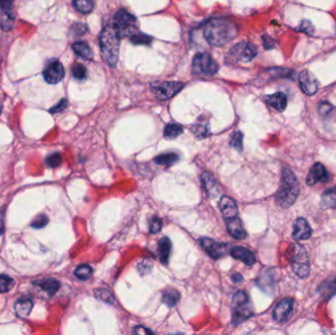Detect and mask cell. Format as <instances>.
Returning a JSON list of instances; mask_svg holds the SVG:
<instances>
[{"mask_svg":"<svg viewBox=\"0 0 336 335\" xmlns=\"http://www.w3.org/2000/svg\"><path fill=\"white\" fill-rule=\"evenodd\" d=\"M204 36L209 45L223 47L237 36V27L227 19L213 18L205 25Z\"/></svg>","mask_w":336,"mask_h":335,"instance_id":"6da1fadb","label":"cell"},{"mask_svg":"<svg viewBox=\"0 0 336 335\" xmlns=\"http://www.w3.org/2000/svg\"><path fill=\"white\" fill-rule=\"evenodd\" d=\"M299 183L296 175L291 169L284 168L282 170L281 185L275 195L276 204L283 208L291 206L299 196Z\"/></svg>","mask_w":336,"mask_h":335,"instance_id":"7a4b0ae2","label":"cell"},{"mask_svg":"<svg viewBox=\"0 0 336 335\" xmlns=\"http://www.w3.org/2000/svg\"><path fill=\"white\" fill-rule=\"evenodd\" d=\"M120 39L113 25L106 26L101 33L100 45L102 54L109 67H115L118 61Z\"/></svg>","mask_w":336,"mask_h":335,"instance_id":"3957f363","label":"cell"},{"mask_svg":"<svg viewBox=\"0 0 336 335\" xmlns=\"http://www.w3.org/2000/svg\"><path fill=\"white\" fill-rule=\"evenodd\" d=\"M289 261L292 271L300 278L308 277L310 261L306 248L300 244H292L289 249Z\"/></svg>","mask_w":336,"mask_h":335,"instance_id":"277c9868","label":"cell"},{"mask_svg":"<svg viewBox=\"0 0 336 335\" xmlns=\"http://www.w3.org/2000/svg\"><path fill=\"white\" fill-rule=\"evenodd\" d=\"M113 27L121 39L132 37L139 32L137 19L124 9H120L116 12L113 19Z\"/></svg>","mask_w":336,"mask_h":335,"instance_id":"5b68a950","label":"cell"},{"mask_svg":"<svg viewBox=\"0 0 336 335\" xmlns=\"http://www.w3.org/2000/svg\"><path fill=\"white\" fill-rule=\"evenodd\" d=\"M258 54L257 48L249 42H241L235 45L227 53L226 62L229 64L248 63Z\"/></svg>","mask_w":336,"mask_h":335,"instance_id":"8992f818","label":"cell"},{"mask_svg":"<svg viewBox=\"0 0 336 335\" xmlns=\"http://www.w3.org/2000/svg\"><path fill=\"white\" fill-rule=\"evenodd\" d=\"M219 69L218 64L207 53H198L193 59L192 72L194 74L203 75H214Z\"/></svg>","mask_w":336,"mask_h":335,"instance_id":"52a82bcc","label":"cell"},{"mask_svg":"<svg viewBox=\"0 0 336 335\" xmlns=\"http://www.w3.org/2000/svg\"><path fill=\"white\" fill-rule=\"evenodd\" d=\"M184 88L180 82H162L152 84V92L160 101H166L177 95Z\"/></svg>","mask_w":336,"mask_h":335,"instance_id":"ba28073f","label":"cell"},{"mask_svg":"<svg viewBox=\"0 0 336 335\" xmlns=\"http://www.w3.org/2000/svg\"><path fill=\"white\" fill-rule=\"evenodd\" d=\"M14 19L13 0H0V27L3 31H10L13 28Z\"/></svg>","mask_w":336,"mask_h":335,"instance_id":"9c48e42d","label":"cell"},{"mask_svg":"<svg viewBox=\"0 0 336 335\" xmlns=\"http://www.w3.org/2000/svg\"><path fill=\"white\" fill-rule=\"evenodd\" d=\"M199 241L203 249L212 258H219L225 256L228 252H230V249H231L228 244L219 243L209 238H201Z\"/></svg>","mask_w":336,"mask_h":335,"instance_id":"30bf717a","label":"cell"},{"mask_svg":"<svg viewBox=\"0 0 336 335\" xmlns=\"http://www.w3.org/2000/svg\"><path fill=\"white\" fill-rule=\"evenodd\" d=\"M43 74H44L45 80L49 84L55 85L63 80L65 72H64V67L60 63V61L53 60L48 64Z\"/></svg>","mask_w":336,"mask_h":335,"instance_id":"8fae6325","label":"cell"},{"mask_svg":"<svg viewBox=\"0 0 336 335\" xmlns=\"http://www.w3.org/2000/svg\"><path fill=\"white\" fill-rule=\"evenodd\" d=\"M329 180H330V175L325 169L324 165L321 164L320 162H316L310 167L306 183L309 186H312L317 183L328 182Z\"/></svg>","mask_w":336,"mask_h":335,"instance_id":"7c38bea8","label":"cell"},{"mask_svg":"<svg viewBox=\"0 0 336 335\" xmlns=\"http://www.w3.org/2000/svg\"><path fill=\"white\" fill-rule=\"evenodd\" d=\"M299 84L307 96H313L318 90L319 83L315 76L309 70H304L299 75Z\"/></svg>","mask_w":336,"mask_h":335,"instance_id":"4fadbf2b","label":"cell"},{"mask_svg":"<svg viewBox=\"0 0 336 335\" xmlns=\"http://www.w3.org/2000/svg\"><path fill=\"white\" fill-rule=\"evenodd\" d=\"M294 308V300L292 298H285L281 300L273 309L272 316L277 322H285L292 314Z\"/></svg>","mask_w":336,"mask_h":335,"instance_id":"5bb4252c","label":"cell"},{"mask_svg":"<svg viewBox=\"0 0 336 335\" xmlns=\"http://www.w3.org/2000/svg\"><path fill=\"white\" fill-rule=\"evenodd\" d=\"M310 236H311V229L308 221L303 217L297 218L293 226V234H292L293 239L295 241H301V240H307Z\"/></svg>","mask_w":336,"mask_h":335,"instance_id":"9a60e30c","label":"cell"},{"mask_svg":"<svg viewBox=\"0 0 336 335\" xmlns=\"http://www.w3.org/2000/svg\"><path fill=\"white\" fill-rule=\"evenodd\" d=\"M226 226H227L228 232L233 238L242 240L247 237V232L239 217L235 216L231 218H226Z\"/></svg>","mask_w":336,"mask_h":335,"instance_id":"2e32d148","label":"cell"},{"mask_svg":"<svg viewBox=\"0 0 336 335\" xmlns=\"http://www.w3.org/2000/svg\"><path fill=\"white\" fill-rule=\"evenodd\" d=\"M230 254L234 258L242 260L247 265H253L256 262L255 255L244 247H233L230 249Z\"/></svg>","mask_w":336,"mask_h":335,"instance_id":"e0dca14e","label":"cell"},{"mask_svg":"<svg viewBox=\"0 0 336 335\" xmlns=\"http://www.w3.org/2000/svg\"><path fill=\"white\" fill-rule=\"evenodd\" d=\"M220 210L225 218H231L238 215V207L234 200L229 197L223 196L219 201Z\"/></svg>","mask_w":336,"mask_h":335,"instance_id":"ac0fdd59","label":"cell"},{"mask_svg":"<svg viewBox=\"0 0 336 335\" xmlns=\"http://www.w3.org/2000/svg\"><path fill=\"white\" fill-rule=\"evenodd\" d=\"M258 285L260 289L264 290L267 293H270L274 288V272L271 269L265 268L261 271L260 276L257 280Z\"/></svg>","mask_w":336,"mask_h":335,"instance_id":"d6986e66","label":"cell"},{"mask_svg":"<svg viewBox=\"0 0 336 335\" xmlns=\"http://www.w3.org/2000/svg\"><path fill=\"white\" fill-rule=\"evenodd\" d=\"M265 103L277 111H283L287 106V98L283 93L278 92L273 95L266 96Z\"/></svg>","mask_w":336,"mask_h":335,"instance_id":"ffe728a7","label":"cell"},{"mask_svg":"<svg viewBox=\"0 0 336 335\" xmlns=\"http://www.w3.org/2000/svg\"><path fill=\"white\" fill-rule=\"evenodd\" d=\"M34 285L38 286L41 290L47 292L50 296L54 295L60 288V283L53 278H45L34 281Z\"/></svg>","mask_w":336,"mask_h":335,"instance_id":"44dd1931","label":"cell"},{"mask_svg":"<svg viewBox=\"0 0 336 335\" xmlns=\"http://www.w3.org/2000/svg\"><path fill=\"white\" fill-rule=\"evenodd\" d=\"M202 183L203 186L209 197H214L217 196L218 194V187L215 182V179L213 175L210 172H205L202 175Z\"/></svg>","mask_w":336,"mask_h":335,"instance_id":"7402d4cb","label":"cell"},{"mask_svg":"<svg viewBox=\"0 0 336 335\" xmlns=\"http://www.w3.org/2000/svg\"><path fill=\"white\" fill-rule=\"evenodd\" d=\"M34 307V303L32 302V300L28 299V298H22L19 299L14 306L15 311L16 313L20 316V317H28L33 309Z\"/></svg>","mask_w":336,"mask_h":335,"instance_id":"603a6c76","label":"cell"},{"mask_svg":"<svg viewBox=\"0 0 336 335\" xmlns=\"http://www.w3.org/2000/svg\"><path fill=\"white\" fill-rule=\"evenodd\" d=\"M171 252V241L167 237H163L158 243V254L160 261L166 264L169 260V255Z\"/></svg>","mask_w":336,"mask_h":335,"instance_id":"cb8c5ba5","label":"cell"},{"mask_svg":"<svg viewBox=\"0 0 336 335\" xmlns=\"http://www.w3.org/2000/svg\"><path fill=\"white\" fill-rule=\"evenodd\" d=\"M247 306V305H246ZM246 306L242 307H236L233 315H232V322L237 325L248 319L250 316H252L253 312L250 309H248Z\"/></svg>","mask_w":336,"mask_h":335,"instance_id":"d4e9b609","label":"cell"},{"mask_svg":"<svg viewBox=\"0 0 336 335\" xmlns=\"http://www.w3.org/2000/svg\"><path fill=\"white\" fill-rule=\"evenodd\" d=\"M72 49L78 56H80L86 60L93 59V52H92L91 48L86 43H83V42L75 43L73 45Z\"/></svg>","mask_w":336,"mask_h":335,"instance_id":"484cf974","label":"cell"},{"mask_svg":"<svg viewBox=\"0 0 336 335\" xmlns=\"http://www.w3.org/2000/svg\"><path fill=\"white\" fill-rule=\"evenodd\" d=\"M319 292L323 297H331L336 294V276L326 279L319 287Z\"/></svg>","mask_w":336,"mask_h":335,"instance_id":"4316f807","label":"cell"},{"mask_svg":"<svg viewBox=\"0 0 336 335\" xmlns=\"http://www.w3.org/2000/svg\"><path fill=\"white\" fill-rule=\"evenodd\" d=\"M321 203L324 207H336V187L323 193Z\"/></svg>","mask_w":336,"mask_h":335,"instance_id":"83f0119b","label":"cell"},{"mask_svg":"<svg viewBox=\"0 0 336 335\" xmlns=\"http://www.w3.org/2000/svg\"><path fill=\"white\" fill-rule=\"evenodd\" d=\"M179 299H180V294L178 291L174 289H167L162 296V302L166 304L169 308L176 306Z\"/></svg>","mask_w":336,"mask_h":335,"instance_id":"f1b7e54d","label":"cell"},{"mask_svg":"<svg viewBox=\"0 0 336 335\" xmlns=\"http://www.w3.org/2000/svg\"><path fill=\"white\" fill-rule=\"evenodd\" d=\"M179 159L178 155L174 153H168V154H162L159 155L155 158V162L159 165H172L175 162H177Z\"/></svg>","mask_w":336,"mask_h":335,"instance_id":"f546056e","label":"cell"},{"mask_svg":"<svg viewBox=\"0 0 336 335\" xmlns=\"http://www.w3.org/2000/svg\"><path fill=\"white\" fill-rule=\"evenodd\" d=\"M74 7L83 14H88L93 11L95 3L94 0H73Z\"/></svg>","mask_w":336,"mask_h":335,"instance_id":"4dcf8cb0","label":"cell"},{"mask_svg":"<svg viewBox=\"0 0 336 335\" xmlns=\"http://www.w3.org/2000/svg\"><path fill=\"white\" fill-rule=\"evenodd\" d=\"M183 133V129L179 124L171 123L166 125L164 129V137L167 139H175Z\"/></svg>","mask_w":336,"mask_h":335,"instance_id":"1f68e13d","label":"cell"},{"mask_svg":"<svg viewBox=\"0 0 336 335\" xmlns=\"http://www.w3.org/2000/svg\"><path fill=\"white\" fill-rule=\"evenodd\" d=\"M15 285V280L6 275V274H0V293H7Z\"/></svg>","mask_w":336,"mask_h":335,"instance_id":"d6a6232c","label":"cell"},{"mask_svg":"<svg viewBox=\"0 0 336 335\" xmlns=\"http://www.w3.org/2000/svg\"><path fill=\"white\" fill-rule=\"evenodd\" d=\"M75 276L80 279V280H88L92 274H93V268L92 266L88 265V264H83V265H79L75 271H74Z\"/></svg>","mask_w":336,"mask_h":335,"instance_id":"836d02e7","label":"cell"},{"mask_svg":"<svg viewBox=\"0 0 336 335\" xmlns=\"http://www.w3.org/2000/svg\"><path fill=\"white\" fill-rule=\"evenodd\" d=\"M95 295H96V297L98 299H100L101 301L105 302V303H107L109 305H113L115 303V300H114L113 296L106 289H103V288L97 289V290H95Z\"/></svg>","mask_w":336,"mask_h":335,"instance_id":"e575fe53","label":"cell"},{"mask_svg":"<svg viewBox=\"0 0 336 335\" xmlns=\"http://www.w3.org/2000/svg\"><path fill=\"white\" fill-rule=\"evenodd\" d=\"M72 75L77 80H84L87 77V69L80 63H75L72 67Z\"/></svg>","mask_w":336,"mask_h":335,"instance_id":"d590c367","label":"cell"},{"mask_svg":"<svg viewBox=\"0 0 336 335\" xmlns=\"http://www.w3.org/2000/svg\"><path fill=\"white\" fill-rule=\"evenodd\" d=\"M230 146L237 151H242V149H243V134L240 131H237V132L232 134L231 140H230Z\"/></svg>","mask_w":336,"mask_h":335,"instance_id":"8d00e7d4","label":"cell"},{"mask_svg":"<svg viewBox=\"0 0 336 335\" xmlns=\"http://www.w3.org/2000/svg\"><path fill=\"white\" fill-rule=\"evenodd\" d=\"M248 302H249V298H248V295L244 292V291H239L237 292L234 297H233V305L235 307H242V306H246L248 305Z\"/></svg>","mask_w":336,"mask_h":335,"instance_id":"74e56055","label":"cell"},{"mask_svg":"<svg viewBox=\"0 0 336 335\" xmlns=\"http://www.w3.org/2000/svg\"><path fill=\"white\" fill-rule=\"evenodd\" d=\"M60 163H61V155L59 153L52 154L46 158V164L49 167L54 168V167L59 166Z\"/></svg>","mask_w":336,"mask_h":335,"instance_id":"f35d334b","label":"cell"},{"mask_svg":"<svg viewBox=\"0 0 336 335\" xmlns=\"http://www.w3.org/2000/svg\"><path fill=\"white\" fill-rule=\"evenodd\" d=\"M130 40L133 44L136 45H144V44H150L152 42V39L149 36L143 35L140 32L136 33L135 35H133L132 37H130Z\"/></svg>","mask_w":336,"mask_h":335,"instance_id":"ab89813d","label":"cell"},{"mask_svg":"<svg viewBox=\"0 0 336 335\" xmlns=\"http://www.w3.org/2000/svg\"><path fill=\"white\" fill-rule=\"evenodd\" d=\"M48 223H49L48 216L45 214H40L34 218V220L31 223V226L39 229V228H44L45 226H47Z\"/></svg>","mask_w":336,"mask_h":335,"instance_id":"60d3db41","label":"cell"},{"mask_svg":"<svg viewBox=\"0 0 336 335\" xmlns=\"http://www.w3.org/2000/svg\"><path fill=\"white\" fill-rule=\"evenodd\" d=\"M149 225H150V232L153 233V234H156L162 228V221H161L160 218H158L156 216H154V217L151 218Z\"/></svg>","mask_w":336,"mask_h":335,"instance_id":"b9f144b4","label":"cell"},{"mask_svg":"<svg viewBox=\"0 0 336 335\" xmlns=\"http://www.w3.org/2000/svg\"><path fill=\"white\" fill-rule=\"evenodd\" d=\"M332 110H333V106L329 103L323 102V103H320L318 105V113L321 116L329 115L332 112Z\"/></svg>","mask_w":336,"mask_h":335,"instance_id":"7bdbcfd3","label":"cell"},{"mask_svg":"<svg viewBox=\"0 0 336 335\" xmlns=\"http://www.w3.org/2000/svg\"><path fill=\"white\" fill-rule=\"evenodd\" d=\"M300 31H302L303 33L307 34V35H312L313 32H314V27L311 25V23L308 20H305L301 23V26H300Z\"/></svg>","mask_w":336,"mask_h":335,"instance_id":"ee69618b","label":"cell"},{"mask_svg":"<svg viewBox=\"0 0 336 335\" xmlns=\"http://www.w3.org/2000/svg\"><path fill=\"white\" fill-rule=\"evenodd\" d=\"M67 104H68L67 100L63 99V100H61L56 105H54L53 107H52V108L50 109V112H51V113H58V112H61V111H63V110L67 107Z\"/></svg>","mask_w":336,"mask_h":335,"instance_id":"f6af8a7d","label":"cell"},{"mask_svg":"<svg viewBox=\"0 0 336 335\" xmlns=\"http://www.w3.org/2000/svg\"><path fill=\"white\" fill-rule=\"evenodd\" d=\"M72 30L75 35L81 36V35H84L88 31V27L82 23H75L72 26Z\"/></svg>","mask_w":336,"mask_h":335,"instance_id":"bcb514c9","label":"cell"},{"mask_svg":"<svg viewBox=\"0 0 336 335\" xmlns=\"http://www.w3.org/2000/svg\"><path fill=\"white\" fill-rule=\"evenodd\" d=\"M262 43L263 47L265 50H272L275 47V41L268 36H263L262 37Z\"/></svg>","mask_w":336,"mask_h":335,"instance_id":"7dc6e473","label":"cell"},{"mask_svg":"<svg viewBox=\"0 0 336 335\" xmlns=\"http://www.w3.org/2000/svg\"><path fill=\"white\" fill-rule=\"evenodd\" d=\"M134 333L135 334H145V335L146 334H154V332L151 329H149L148 327H144L142 325L136 326L134 328Z\"/></svg>","mask_w":336,"mask_h":335,"instance_id":"c3c4849f","label":"cell"},{"mask_svg":"<svg viewBox=\"0 0 336 335\" xmlns=\"http://www.w3.org/2000/svg\"><path fill=\"white\" fill-rule=\"evenodd\" d=\"M231 280L234 282V283H239L243 280V276L239 273H234L231 275Z\"/></svg>","mask_w":336,"mask_h":335,"instance_id":"681fc988","label":"cell"},{"mask_svg":"<svg viewBox=\"0 0 336 335\" xmlns=\"http://www.w3.org/2000/svg\"><path fill=\"white\" fill-rule=\"evenodd\" d=\"M4 231V225H3V216L2 213L0 212V236L3 234Z\"/></svg>","mask_w":336,"mask_h":335,"instance_id":"f907efd6","label":"cell"},{"mask_svg":"<svg viewBox=\"0 0 336 335\" xmlns=\"http://www.w3.org/2000/svg\"><path fill=\"white\" fill-rule=\"evenodd\" d=\"M1 109H2V106H0V113H1Z\"/></svg>","mask_w":336,"mask_h":335,"instance_id":"816d5d0a","label":"cell"}]
</instances>
